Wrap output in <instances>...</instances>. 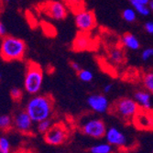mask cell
<instances>
[{
    "instance_id": "obj_1",
    "label": "cell",
    "mask_w": 153,
    "mask_h": 153,
    "mask_svg": "<svg viewBox=\"0 0 153 153\" xmlns=\"http://www.w3.org/2000/svg\"><path fill=\"white\" fill-rule=\"evenodd\" d=\"M53 106L54 100L51 94H40L33 96L27 102L26 111L33 122L39 123L51 116Z\"/></svg>"
},
{
    "instance_id": "obj_2",
    "label": "cell",
    "mask_w": 153,
    "mask_h": 153,
    "mask_svg": "<svg viewBox=\"0 0 153 153\" xmlns=\"http://www.w3.org/2000/svg\"><path fill=\"white\" fill-rule=\"evenodd\" d=\"M27 45L19 38L6 36L3 38L0 46V57L5 62L21 61L25 57Z\"/></svg>"
},
{
    "instance_id": "obj_3",
    "label": "cell",
    "mask_w": 153,
    "mask_h": 153,
    "mask_svg": "<svg viewBox=\"0 0 153 153\" xmlns=\"http://www.w3.org/2000/svg\"><path fill=\"white\" fill-rule=\"evenodd\" d=\"M140 105L128 97H123L117 100L110 106L111 114L115 115L125 123H132L134 117L140 111Z\"/></svg>"
},
{
    "instance_id": "obj_4",
    "label": "cell",
    "mask_w": 153,
    "mask_h": 153,
    "mask_svg": "<svg viewBox=\"0 0 153 153\" xmlns=\"http://www.w3.org/2000/svg\"><path fill=\"white\" fill-rule=\"evenodd\" d=\"M43 78V71L41 67L34 62H30L27 63L25 74V90L30 94H38L41 89V86H42Z\"/></svg>"
},
{
    "instance_id": "obj_5",
    "label": "cell",
    "mask_w": 153,
    "mask_h": 153,
    "mask_svg": "<svg viewBox=\"0 0 153 153\" xmlns=\"http://www.w3.org/2000/svg\"><path fill=\"white\" fill-rule=\"evenodd\" d=\"M39 9L47 17L55 19V20H62L68 15L67 6L60 1H53L48 0L39 5Z\"/></svg>"
},
{
    "instance_id": "obj_6",
    "label": "cell",
    "mask_w": 153,
    "mask_h": 153,
    "mask_svg": "<svg viewBox=\"0 0 153 153\" xmlns=\"http://www.w3.org/2000/svg\"><path fill=\"white\" fill-rule=\"evenodd\" d=\"M106 130L107 128L105 122L100 118H90L81 125V131L83 134L96 140L104 137Z\"/></svg>"
},
{
    "instance_id": "obj_7",
    "label": "cell",
    "mask_w": 153,
    "mask_h": 153,
    "mask_svg": "<svg viewBox=\"0 0 153 153\" xmlns=\"http://www.w3.org/2000/svg\"><path fill=\"white\" fill-rule=\"evenodd\" d=\"M74 21L77 29L81 32L89 33L96 27V18L94 13L85 8L75 12Z\"/></svg>"
},
{
    "instance_id": "obj_8",
    "label": "cell",
    "mask_w": 153,
    "mask_h": 153,
    "mask_svg": "<svg viewBox=\"0 0 153 153\" xmlns=\"http://www.w3.org/2000/svg\"><path fill=\"white\" fill-rule=\"evenodd\" d=\"M69 136L68 129L62 123L53 124L48 132L44 134L45 141L52 146H59L64 143Z\"/></svg>"
},
{
    "instance_id": "obj_9",
    "label": "cell",
    "mask_w": 153,
    "mask_h": 153,
    "mask_svg": "<svg viewBox=\"0 0 153 153\" xmlns=\"http://www.w3.org/2000/svg\"><path fill=\"white\" fill-rule=\"evenodd\" d=\"M132 123L137 128L142 130L153 129V112L149 109H141L134 117Z\"/></svg>"
},
{
    "instance_id": "obj_10",
    "label": "cell",
    "mask_w": 153,
    "mask_h": 153,
    "mask_svg": "<svg viewBox=\"0 0 153 153\" xmlns=\"http://www.w3.org/2000/svg\"><path fill=\"white\" fill-rule=\"evenodd\" d=\"M87 104L89 107L95 113L104 114L110 109V104L106 97L100 94H91L87 98Z\"/></svg>"
},
{
    "instance_id": "obj_11",
    "label": "cell",
    "mask_w": 153,
    "mask_h": 153,
    "mask_svg": "<svg viewBox=\"0 0 153 153\" xmlns=\"http://www.w3.org/2000/svg\"><path fill=\"white\" fill-rule=\"evenodd\" d=\"M14 126L23 134H30L33 128V120L27 113V111H21L14 117Z\"/></svg>"
},
{
    "instance_id": "obj_12",
    "label": "cell",
    "mask_w": 153,
    "mask_h": 153,
    "mask_svg": "<svg viewBox=\"0 0 153 153\" xmlns=\"http://www.w3.org/2000/svg\"><path fill=\"white\" fill-rule=\"evenodd\" d=\"M105 140L112 146L116 147H125L127 145L128 138L126 135L123 134L118 128H110L106 130L105 133Z\"/></svg>"
},
{
    "instance_id": "obj_13",
    "label": "cell",
    "mask_w": 153,
    "mask_h": 153,
    "mask_svg": "<svg viewBox=\"0 0 153 153\" xmlns=\"http://www.w3.org/2000/svg\"><path fill=\"white\" fill-rule=\"evenodd\" d=\"M73 49L75 51H85L94 49V41L89 33L80 31L74 40Z\"/></svg>"
},
{
    "instance_id": "obj_14",
    "label": "cell",
    "mask_w": 153,
    "mask_h": 153,
    "mask_svg": "<svg viewBox=\"0 0 153 153\" xmlns=\"http://www.w3.org/2000/svg\"><path fill=\"white\" fill-rule=\"evenodd\" d=\"M134 100L142 109H150L151 107V95L147 90L137 91L134 94Z\"/></svg>"
},
{
    "instance_id": "obj_15",
    "label": "cell",
    "mask_w": 153,
    "mask_h": 153,
    "mask_svg": "<svg viewBox=\"0 0 153 153\" xmlns=\"http://www.w3.org/2000/svg\"><path fill=\"white\" fill-rule=\"evenodd\" d=\"M121 44L125 48L131 51H137L140 48V40L132 33H125L121 37Z\"/></svg>"
},
{
    "instance_id": "obj_16",
    "label": "cell",
    "mask_w": 153,
    "mask_h": 153,
    "mask_svg": "<svg viewBox=\"0 0 153 153\" xmlns=\"http://www.w3.org/2000/svg\"><path fill=\"white\" fill-rule=\"evenodd\" d=\"M109 58L115 63H122L125 61V53L121 49L114 48L109 51Z\"/></svg>"
},
{
    "instance_id": "obj_17",
    "label": "cell",
    "mask_w": 153,
    "mask_h": 153,
    "mask_svg": "<svg viewBox=\"0 0 153 153\" xmlns=\"http://www.w3.org/2000/svg\"><path fill=\"white\" fill-rule=\"evenodd\" d=\"M91 153H111L112 152V145L109 143H99L91 147Z\"/></svg>"
},
{
    "instance_id": "obj_18",
    "label": "cell",
    "mask_w": 153,
    "mask_h": 153,
    "mask_svg": "<svg viewBox=\"0 0 153 153\" xmlns=\"http://www.w3.org/2000/svg\"><path fill=\"white\" fill-rule=\"evenodd\" d=\"M142 83L148 92L153 94V71L148 72L143 75Z\"/></svg>"
},
{
    "instance_id": "obj_19",
    "label": "cell",
    "mask_w": 153,
    "mask_h": 153,
    "mask_svg": "<svg viewBox=\"0 0 153 153\" xmlns=\"http://www.w3.org/2000/svg\"><path fill=\"white\" fill-rule=\"evenodd\" d=\"M13 127V121L9 115H0V129L8 131Z\"/></svg>"
},
{
    "instance_id": "obj_20",
    "label": "cell",
    "mask_w": 153,
    "mask_h": 153,
    "mask_svg": "<svg viewBox=\"0 0 153 153\" xmlns=\"http://www.w3.org/2000/svg\"><path fill=\"white\" fill-rule=\"evenodd\" d=\"M37 124H38L37 125V130H38V132H39L41 134H45L46 132H48L53 125L52 121L50 118L44 119L42 121L37 123Z\"/></svg>"
},
{
    "instance_id": "obj_21",
    "label": "cell",
    "mask_w": 153,
    "mask_h": 153,
    "mask_svg": "<svg viewBox=\"0 0 153 153\" xmlns=\"http://www.w3.org/2000/svg\"><path fill=\"white\" fill-rule=\"evenodd\" d=\"M134 9L136 10L137 13H138L140 15L147 17L149 15L150 13V8L149 7V5H145V4H140V3H131Z\"/></svg>"
},
{
    "instance_id": "obj_22",
    "label": "cell",
    "mask_w": 153,
    "mask_h": 153,
    "mask_svg": "<svg viewBox=\"0 0 153 153\" xmlns=\"http://www.w3.org/2000/svg\"><path fill=\"white\" fill-rule=\"evenodd\" d=\"M122 18L127 22H134L137 19V12L134 8H126L122 12Z\"/></svg>"
},
{
    "instance_id": "obj_23",
    "label": "cell",
    "mask_w": 153,
    "mask_h": 153,
    "mask_svg": "<svg viewBox=\"0 0 153 153\" xmlns=\"http://www.w3.org/2000/svg\"><path fill=\"white\" fill-rule=\"evenodd\" d=\"M78 74V77L81 81L85 82H89L93 80V74L92 72H90L89 70H82L77 73Z\"/></svg>"
},
{
    "instance_id": "obj_24",
    "label": "cell",
    "mask_w": 153,
    "mask_h": 153,
    "mask_svg": "<svg viewBox=\"0 0 153 153\" xmlns=\"http://www.w3.org/2000/svg\"><path fill=\"white\" fill-rule=\"evenodd\" d=\"M10 143L5 137H0V153H9Z\"/></svg>"
},
{
    "instance_id": "obj_25",
    "label": "cell",
    "mask_w": 153,
    "mask_h": 153,
    "mask_svg": "<svg viewBox=\"0 0 153 153\" xmlns=\"http://www.w3.org/2000/svg\"><path fill=\"white\" fill-rule=\"evenodd\" d=\"M10 96L14 101L19 102L22 98V91L18 87H13L10 91Z\"/></svg>"
},
{
    "instance_id": "obj_26",
    "label": "cell",
    "mask_w": 153,
    "mask_h": 153,
    "mask_svg": "<svg viewBox=\"0 0 153 153\" xmlns=\"http://www.w3.org/2000/svg\"><path fill=\"white\" fill-rule=\"evenodd\" d=\"M82 4H83V0H66V6L69 7H72V8L77 7V11L83 8V7H82Z\"/></svg>"
},
{
    "instance_id": "obj_27",
    "label": "cell",
    "mask_w": 153,
    "mask_h": 153,
    "mask_svg": "<svg viewBox=\"0 0 153 153\" xmlns=\"http://www.w3.org/2000/svg\"><path fill=\"white\" fill-rule=\"evenodd\" d=\"M153 56V48H147L141 53V58L143 61H148Z\"/></svg>"
},
{
    "instance_id": "obj_28",
    "label": "cell",
    "mask_w": 153,
    "mask_h": 153,
    "mask_svg": "<svg viewBox=\"0 0 153 153\" xmlns=\"http://www.w3.org/2000/svg\"><path fill=\"white\" fill-rule=\"evenodd\" d=\"M144 29L149 34H153V21H148L144 25Z\"/></svg>"
},
{
    "instance_id": "obj_29",
    "label": "cell",
    "mask_w": 153,
    "mask_h": 153,
    "mask_svg": "<svg viewBox=\"0 0 153 153\" xmlns=\"http://www.w3.org/2000/svg\"><path fill=\"white\" fill-rule=\"evenodd\" d=\"M70 65H71V67H72L73 70L75 71L76 73H79V72L82 70V68H81L80 64H79L78 62H70Z\"/></svg>"
},
{
    "instance_id": "obj_30",
    "label": "cell",
    "mask_w": 153,
    "mask_h": 153,
    "mask_svg": "<svg viewBox=\"0 0 153 153\" xmlns=\"http://www.w3.org/2000/svg\"><path fill=\"white\" fill-rule=\"evenodd\" d=\"M7 36V27L6 26L0 21V37H6Z\"/></svg>"
},
{
    "instance_id": "obj_31",
    "label": "cell",
    "mask_w": 153,
    "mask_h": 153,
    "mask_svg": "<svg viewBox=\"0 0 153 153\" xmlns=\"http://www.w3.org/2000/svg\"><path fill=\"white\" fill-rule=\"evenodd\" d=\"M112 88H113V85L112 83H107L106 85H105L104 87V93L105 94H108L112 91Z\"/></svg>"
},
{
    "instance_id": "obj_32",
    "label": "cell",
    "mask_w": 153,
    "mask_h": 153,
    "mask_svg": "<svg viewBox=\"0 0 153 153\" xmlns=\"http://www.w3.org/2000/svg\"><path fill=\"white\" fill-rule=\"evenodd\" d=\"M131 3H140V4H145L149 5L151 0H130Z\"/></svg>"
},
{
    "instance_id": "obj_33",
    "label": "cell",
    "mask_w": 153,
    "mask_h": 153,
    "mask_svg": "<svg viewBox=\"0 0 153 153\" xmlns=\"http://www.w3.org/2000/svg\"><path fill=\"white\" fill-rule=\"evenodd\" d=\"M149 7L150 10H152V11H153V0H151V1L149 2Z\"/></svg>"
},
{
    "instance_id": "obj_34",
    "label": "cell",
    "mask_w": 153,
    "mask_h": 153,
    "mask_svg": "<svg viewBox=\"0 0 153 153\" xmlns=\"http://www.w3.org/2000/svg\"><path fill=\"white\" fill-rule=\"evenodd\" d=\"M4 1H6V2H9V0H4Z\"/></svg>"
}]
</instances>
